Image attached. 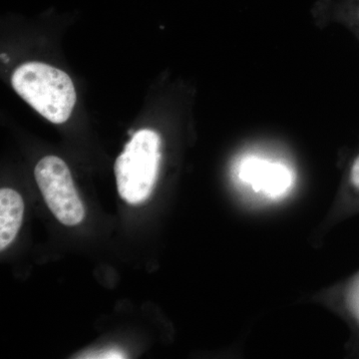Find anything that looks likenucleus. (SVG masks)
I'll use <instances>...</instances> for the list:
<instances>
[{
  "label": "nucleus",
  "mask_w": 359,
  "mask_h": 359,
  "mask_svg": "<svg viewBox=\"0 0 359 359\" xmlns=\"http://www.w3.org/2000/svg\"><path fill=\"white\" fill-rule=\"evenodd\" d=\"M14 90L40 115L54 124L69 119L76 90L67 73L41 62L18 66L11 76Z\"/></svg>",
  "instance_id": "obj_1"
},
{
  "label": "nucleus",
  "mask_w": 359,
  "mask_h": 359,
  "mask_svg": "<svg viewBox=\"0 0 359 359\" xmlns=\"http://www.w3.org/2000/svg\"><path fill=\"white\" fill-rule=\"evenodd\" d=\"M161 138L157 132H136L115 162V176L120 197L130 205H139L150 197L161 162Z\"/></svg>",
  "instance_id": "obj_2"
},
{
  "label": "nucleus",
  "mask_w": 359,
  "mask_h": 359,
  "mask_svg": "<svg viewBox=\"0 0 359 359\" xmlns=\"http://www.w3.org/2000/svg\"><path fill=\"white\" fill-rule=\"evenodd\" d=\"M34 175L45 202L60 223L72 226L83 221V203L65 161L46 156L35 167Z\"/></svg>",
  "instance_id": "obj_3"
},
{
  "label": "nucleus",
  "mask_w": 359,
  "mask_h": 359,
  "mask_svg": "<svg viewBox=\"0 0 359 359\" xmlns=\"http://www.w3.org/2000/svg\"><path fill=\"white\" fill-rule=\"evenodd\" d=\"M238 177L257 193L276 199L290 190L294 182L292 170L282 162L250 155L243 158L238 167Z\"/></svg>",
  "instance_id": "obj_4"
},
{
  "label": "nucleus",
  "mask_w": 359,
  "mask_h": 359,
  "mask_svg": "<svg viewBox=\"0 0 359 359\" xmlns=\"http://www.w3.org/2000/svg\"><path fill=\"white\" fill-rule=\"evenodd\" d=\"M25 203L13 189L0 190V250L13 242L22 223Z\"/></svg>",
  "instance_id": "obj_5"
},
{
  "label": "nucleus",
  "mask_w": 359,
  "mask_h": 359,
  "mask_svg": "<svg viewBox=\"0 0 359 359\" xmlns=\"http://www.w3.org/2000/svg\"><path fill=\"white\" fill-rule=\"evenodd\" d=\"M342 299L347 316L359 332V271L347 282Z\"/></svg>",
  "instance_id": "obj_6"
},
{
  "label": "nucleus",
  "mask_w": 359,
  "mask_h": 359,
  "mask_svg": "<svg viewBox=\"0 0 359 359\" xmlns=\"http://www.w3.org/2000/svg\"><path fill=\"white\" fill-rule=\"evenodd\" d=\"M347 184L353 193L354 198L359 200V153L353 158L349 166Z\"/></svg>",
  "instance_id": "obj_7"
},
{
  "label": "nucleus",
  "mask_w": 359,
  "mask_h": 359,
  "mask_svg": "<svg viewBox=\"0 0 359 359\" xmlns=\"http://www.w3.org/2000/svg\"><path fill=\"white\" fill-rule=\"evenodd\" d=\"M84 358H126L125 354L119 351H106L103 353H96L87 354V355L82 356Z\"/></svg>",
  "instance_id": "obj_8"
}]
</instances>
